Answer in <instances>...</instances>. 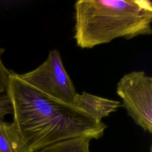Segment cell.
<instances>
[{"instance_id":"3","label":"cell","mask_w":152,"mask_h":152,"mask_svg":"<svg viewBox=\"0 0 152 152\" xmlns=\"http://www.w3.org/2000/svg\"><path fill=\"white\" fill-rule=\"evenodd\" d=\"M18 75L40 93L74 106L78 93L64 67L58 50H50L47 59L36 69Z\"/></svg>"},{"instance_id":"10","label":"cell","mask_w":152,"mask_h":152,"mask_svg":"<svg viewBox=\"0 0 152 152\" xmlns=\"http://www.w3.org/2000/svg\"><path fill=\"white\" fill-rule=\"evenodd\" d=\"M4 117L3 116H2V115H0V119H4Z\"/></svg>"},{"instance_id":"6","label":"cell","mask_w":152,"mask_h":152,"mask_svg":"<svg viewBox=\"0 0 152 152\" xmlns=\"http://www.w3.org/2000/svg\"><path fill=\"white\" fill-rule=\"evenodd\" d=\"M0 152H32L12 122L0 119Z\"/></svg>"},{"instance_id":"4","label":"cell","mask_w":152,"mask_h":152,"mask_svg":"<svg viewBox=\"0 0 152 152\" xmlns=\"http://www.w3.org/2000/svg\"><path fill=\"white\" fill-rule=\"evenodd\" d=\"M116 93L135 123L151 133L152 78L142 71L126 74L117 84Z\"/></svg>"},{"instance_id":"8","label":"cell","mask_w":152,"mask_h":152,"mask_svg":"<svg viewBox=\"0 0 152 152\" xmlns=\"http://www.w3.org/2000/svg\"><path fill=\"white\" fill-rule=\"evenodd\" d=\"M3 53V49L0 48V96L7 93L8 84V77L10 71L5 66L1 55Z\"/></svg>"},{"instance_id":"7","label":"cell","mask_w":152,"mask_h":152,"mask_svg":"<svg viewBox=\"0 0 152 152\" xmlns=\"http://www.w3.org/2000/svg\"><path fill=\"white\" fill-rule=\"evenodd\" d=\"M91 139L78 137L64 140L34 152H90L89 144Z\"/></svg>"},{"instance_id":"1","label":"cell","mask_w":152,"mask_h":152,"mask_svg":"<svg viewBox=\"0 0 152 152\" xmlns=\"http://www.w3.org/2000/svg\"><path fill=\"white\" fill-rule=\"evenodd\" d=\"M7 94L12 123L32 152L74 138L99 139L107 128L82 109L40 93L12 71Z\"/></svg>"},{"instance_id":"5","label":"cell","mask_w":152,"mask_h":152,"mask_svg":"<svg viewBox=\"0 0 152 152\" xmlns=\"http://www.w3.org/2000/svg\"><path fill=\"white\" fill-rule=\"evenodd\" d=\"M74 106L82 109L100 122L103 118L115 112L121 106V103L83 91L81 94L77 93Z\"/></svg>"},{"instance_id":"9","label":"cell","mask_w":152,"mask_h":152,"mask_svg":"<svg viewBox=\"0 0 152 152\" xmlns=\"http://www.w3.org/2000/svg\"><path fill=\"white\" fill-rule=\"evenodd\" d=\"M12 113L10 100L7 94L0 96V115L5 117L8 114Z\"/></svg>"},{"instance_id":"2","label":"cell","mask_w":152,"mask_h":152,"mask_svg":"<svg viewBox=\"0 0 152 152\" xmlns=\"http://www.w3.org/2000/svg\"><path fill=\"white\" fill-rule=\"evenodd\" d=\"M74 9V37L82 49L152 33L149 0H79Z\"/></svg>"}]
</instances>
